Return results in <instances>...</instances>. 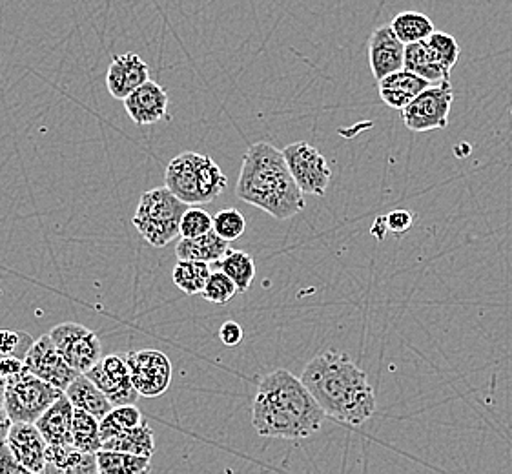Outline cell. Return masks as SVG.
Segmentation results:
<instances>
[{"label":"cell","mask_w":512,"mask_h":474,"mask_svg":"<svg viewBox=\"0 0 512 474\" xmlns=\"http://www.w3.org/2000/svg\"><path fill=\"white\" fill-rule=\"evenodd\" d=\"M95 460H97V469L101 474H143L150 471L152 458L99 449L95 453Z\"/></svg>","instance_id":"cb8c5ba5"},{"label":"cell","mask_w":512,"mask_h":474,"mask_svg":"<svg viewBox=\"0 0 512 474\" xmlns=\"http://www.w3.org/2000/svg\"><path fill=\"white\" fill-rule=\"evenodd\" d=\"M301 382L330 418L359 427L376 413V391L349 354L321 352L308 361Z\"/></svg>","instance_id":"7a4b0ae2"},{"label":"cell","mask_w":512,"mask_h":474,"mask_svg":"<svg viewBox=\"0 0 512 474\" xmlns=\"http://www.w3.org/2000/svg\"><path fill=\"white\" fill-rule=\"evenodd\" d=\"M190 205L174 196L166 186L144 192L135 210L134 227L155 248L166 247L179 237V221Z\"/></svg>","instance_id":"5b68a950"},{"label":"cell","mask_w":512,"mask_h":474,"mask_svg":"<svg viewBox=\"0 0 512 474\" xmlns=\"http://www.w3.org/2000/svg\"><path fill=\"white\" fill-rule=\"evenodd\" d=\"M55 349L73 371L84 374L103 358V345L92 329L79 323H61L50 330Z\"/></svg>","instance_id":"9c48e42d"},{"label":"cell","mask_w":512,"mask_h":474,"mask_svg":"<svg viewBox=\"0 0 512 474\" xmlns=\"http://www.w3.org/2000/svg\"><path fill=\"white\" fill-rule=\"evenodd\" d=\"M64 394L72 402L73 407L92 414L97 420H101L112 411L113 405L110 400L86 374H77L73 382L64 389Z\"/></svg>","instance_id":"ffe728a7"},{"label":"cell","mask_w":512,"mask_h":474,"mask_svg":"<svg viewBox=\"0 0 512 474\" xmlns=\"http://www.w3.org/2000/svg\"><path fill=\"white\" fill-rule=\"evenodd\" d=\"M327 420L301 378L287 369L265 376L252 405V425L259 436L281 440H305L318 433Z\"/></svg>","instance_id":"6da1fadb"},{"label":"cell","mask_w":512,"mask_h":474,"mask_svg":"<svg viewBox=\"0 0 512 474\" xmlns=\"http://www.w3.org/2000/svg\"><path fill=\"white\" fill-rule=\"evenodd\" d=\"M228 179L216 161L206 154L183 152L170 161L164 186L186 205H206L225 192Z\"/></svg>","instance_id":"277c9868"},{"label":"cell","mask_w":512,"mask_h":474,"mask_svg":"<svg viewBox=\"0 0 512 474\" xmlns=\"http://www.w3.org/2000/svg\"><path fill=\"white\" fill-rule=\"evenodd\" d=\"M4 392H6V378L0 376V405L4 402Z\"/></svg>","instance_id":"ab89813d"},{"label":"cell","mask_w":512,"mask_h":474,"mask_svg":"<svg viewBox=\"0 0 512 474\" xmlns=\"http://www.w3.org/2000/svg\"><path fill=\"white\" fill-rule=\"evenodd\" d=\"M0 474H28L17 458L11 453L8 442L0 444Z\"/></svg>","instance_id":"d590c367"},{"label":"cell","mask_w":512,"mask_h":474,"mask_svg":"<svg viewBox=\"0 0 512 474\" xmlns=\"http://www.w3.org/2000/svg\"><path fill=\"white\" fill-rule=\"evenodd\" d=\"M6 442L17 462L28 474L44 473L46 467V440L35 423L13 422Z\"/></svg>","instance_id":"5bb4252c"},{"label":"cell","mask_w":512,"mask_h":474,"mask_svg":"<svg viewBox=\"0 0 512 474\" xmlns=\"http://www.w3.org/2000/svg\"><path fill=\"white\" fill-rule=\"evenodd\" d=\"M101 449L106 451H121V453L137 454L152 458L155 453L154 429L150 423L141 422L132 429H126L123 433L115 434L112 438L104 440Z\"/></svg>","instance_id":"603a6c76"},{"label":"cell","mask_w":512,"mask_h":474,"mask_svg":"<svg viewBox=\"0 0 512 474\" xmlns=\"http://www.w3.org/2000/svg\"><path fill=\"white\" fill-rule=\"evenodd\" d=\"M236 194L281 221L305 208V194L290 174L283 152L270 143H256L246 150Z\"/></svg>","instance_id":"3957f363"},{"label":"cell","mask_w":512,"mask_h":474,"mask_svg":"<svg viewBox=\"0 0 512 474\" xmlns=\"http://www.w3.org/2000/svg\"><path fill=\"white\" fill-rule=\"evenodd\" d=\"M403 68L409 70V72L416 73L418 77L429 81L431 84L451 81V75L441 68L440 62L436 61V57H434V53L429 48L427 41L405 44Z\"/></svg>","instance_id":"44dd1931"},{"label":"cell","mask_w":512,"mask_h":474,"mask_svg":"<svg viewBox=\"0 0 512 474\" xmlns=\"http://www.w3.org/2000/svg\"><path fill=\"white\" fill-rule=\"evenodd\" d=\"M219 270H223L228 278L236 283L237 292H246L256 278V263L250 254L243 250H232L228 247L225 256L217 261Z\"/></svg>","instance_id":"d4e9b609"},{"label":"cell","mask_w":512,"mask_h":474,"mask_svg":"<svg viewBox=\"0 0 512 474\" xmlns=\"http://www.w3.org/2000/svg\"><path fill=\"white\" fill-rule=\"evenodd\" d=\"M64 391L44 382L30 371L21 372L6 378V392L2 407L11 418V422L35 423L53 402L61 398Z\"/></svg>","instance_id":"8992f818"},{"label":"cell","mask_w":512,"mask_h":474,"mask_svg":"<svg viewBox=\"0 0 512 474\" xmlns=\"http://www.w3.org/2000/svg\"><path fill=\"white\" fill-rule=\"evenodd\" d=\"M73 405L66 394L53 402L44 413L35 420L37 429L48 445H72Z\"/></svg>","instance_id":"ac0fdd59"},{"label":"cell","mask_w":512,"mask_h":474,"mask_svg":"<svg viewBox=\"0 0 512 474\" xmlns=\"http://www.w3.org/2000/svg\"><path fill=\"white\" fill-rule=\"evenodd\" d=\"M72 445L86 453H97L103 445L99 433V420L77 407H73Z\"/></svg>","instance_id":"83f0119b"},{"label":"cell","mask_w":512,"mask_h":474,"mask_svg":"<svg viewBox=\"0 0 512 474\" xmlns=\"http://www.w3.org/2000/svg\"><path fill=\"white\" fill-rule=\"evenodd\" d=\"M383 223L387 232H394V234H405L407 230L412 228L414 223V216L409 210H392L387 216H383Z\"/></svg>","instance_id":"e575fe53"},{"label":"cell","mask_w":512,"mask_h":474,"mask_svg":"<svg viewBox=\"0 0 512 474\" xmlns=\"http://www.w3.org/2000/svg\"><path fill=\"white\" fill-rule=\"evenodd\" d=\"M212 268L205 261L194 259H179L172 272L175 287L185 292L186 296L201 294L205 289L206 279L210 276Z\"/></svg>","instance_id":"484cf974"},{"label":"cell","mask_w":512,"mask_h":474,"mask_svg":"<svg viewBox=\"0 0 512 474\" xmlns=\"http://www.w3.org/2000/svg\"><path fill=\"white\" fill-rule=\"evenodd\" d=\"M44 473L97 474L95 453H86L73 445H48Z\"/></svg>","instance_id":"d6986e66"},{"label":"cell","mask_w":512,"mask_h":474,"mask_svg":"<svg viewBox=\"0 0 512 474\" xmlns=\"http://www.w3.org/2000/svg\"><path fill=\"white\" fill-rule=\"evenodd\" d=\"M84 374L99 387V391L103 392L113 407L130 405L137 402L139 398V392L135 391L134 383L130 378L126 354L103 356L90 371Z\"/></svg>","instance_id":"8fae6325"},{"label":"cell","mask_w":512,"mask_h":474,"mask_svg":"<svg viewBox=\"0 0 512 474\" xmlns=\"http://www.w3.org/2000/svg\"><path fill=\"white\" fill-rule=\"evenodd\" d=\"M454 92L451 81L431 84L416 95L403 110L401 117L410 132H432L449 126Z\"/></svg>","instance_id":"52a82bcc"},{"label":"cell","mask_w":512,"mask_h":474,"mask_svg":"<svg viewBox=\"0 0 512 474\" xmlns=\"http://www.w3.org/2000/svg\"><path fill=\"white\" fill-rule=\"evenodd\" d=\"M126 363L139 396L157 398L168 391L172 383V363L164 352L155 349L128 352Z\"/></svg>","instance_id":"30bf717a"},{"label":"cell","mask_w":512,"mask_h":474,"mask_svg":"<svg viewBox=\"0 0 512 474\" xmlns=\"http://www.w3.org/2000/svg\"><path fill=\"white\" fill-rule=\"evenodd\" d=\"M390 28L403 44H410V42L425 41L434 31V24L425 13L403 11L392 19Z\"/></svg>","instance_id":"4316f807"},{"label":"cell","mask_w":512,"mask_h":474,"mask_svg":"<svg viewBox=\"0 0 512 474\" xmlns=\"http://www.w3.org/2000/svg\"><path fill=\"white\" fill-rule=\"evenodd\" d=\"M243 336H245V332L236 321H226L219 329V338L226 347H237L243 341Z\"/></svg>","instance_id":"8d00e7d4"},{"label":"cell","mask_w":512,"mask_h":474,"mask_svg":"<svg viewBox=\"0 0 512 474\" xmlns=\"http://www.w3.org/2000/svg\"><path fill=\"white\" fill-rule=\"evenodd\" d=\"M31 343L33 338L22 330H0V356H17L24 360Z\"/></svg>","instance_id":"836d02e7"},{"label":"cell","mask_w":512,"mask_h":474,"mask_svg":"<svg viewBox=\"0 0 512 474\" xmlns=\"http://www.w3.org/2000/svg\"><path fill=\"white\" fill-rule=\"evenodd\" d=\"M24 369V360L17 356H0V376L8 378Z\"/></svg>","instance_id":"74e56055"},{"label":"cell","mask_w":512,"mask_h":474,"mask_svg":"<svg viewBox=\"0 0 512 474\" xmlns=\"http://www.w3.org/2000/svg\"><path fill=\"white\" fill-rule=\"evenodd\" d=\"M214 232L225 241H236L245 234L246 219L237 208H225L214 216Z\"/></svg>","instance_id":"1f68e13d"},{"label":"cell","mask_w":512,"mask_h":474,"mask_svg":"<svg viewBox=\"0 0 512 474\" xmlns=\"http://www.w3.org/2000/svg\"><path fill=\"white\" fill-rule=\"evenodd\" d=\"M283 152L288 170L305 196L323 197L327 194L332 168L327 157L307 141L288 145Z\"/></svg>","instance_id":"ba28073f"},{"label":"cell","mask_w":512,"mask_h":474,"mask_svg":"<svg viewBox=\"0 0 512 474\" xmlns=\"http://www.w3.org/2000/svg\"><path fill=\"white\" fill-rule=\"evenodd\" d=\"M123 103L128 117L139 126L155 124L159 121H170L168 92L161 84L150 81V79L141 84L139 88H135L130 95H126Z\"/></svg>","instance_id":"4fadbf2b"},{"label":"cell","mask_w":512,"mask_h":474,"mask_svg":"<svg viewBox=\"0 0 512 474\" xmlns=\"http://www.w3.org/2000/svg\"><path fill=\"white\" fill-rule=\"evenodd\" d=\"M143 422V414L135 407L134 403L130 405H115L112 411L99 420V433L101 440H108L115 434L123 433L126 429H132L135 425Z\"/></svg>","instance_id":"f1b7e54d"},{"label":"cell","mask_w":512,"mask_h":474,"mask_svg":"<svg viewBox=\"0 0 512 474\" xmlns=\"http://www.w3.org/2000/svg\"><path fill=\"white\" fill-rule=\"evenodd\" d=\"M405 61V44L389 26H379L369 39V64L374 79L379 81L389 73L398 72Z\"/></svg>","instance_id":"2e32d148"},{"label":"cell","mask_w":512,"mask_h":474,"mask_svg":"<svg viewBox=\"0 0 512 474\" xmlns=\"http://www.w3.org/2000/svg\"><path fill=\"white\" fill-rule=\"evenodd\" d=\"M425 41L434 53L436 61L440 62L441 68L451 75L456 62L460 59V44H458V41L449 33L436 30L432 31Z\"/></svg>","instance_id":"f546056e"},{"label":"cell","mask_w":512,"mask_h":474,"mask_svg":"<svg viewBox=\"0 0 512 474\" xmlns=\"http://www.w3.org/2000/svg\"><path fill=\"white\" fill-rule=\"evenodd\" d=\"M427 86H431L429 81L421 79L416 73L409 72L405 68L389 73L378 81L381 101L394 110H403Z\"/></svg>","instance_id":"e0dca14e"},{"label":"cell","mask_w":512,"mask_h":474,"mask_svg":"<svg viewBox=\"0 0 512 474\" xmlns=\"http://www.w3.org/2000/svg\"><path fill=\"white\" fill-rule=\"evenodd\" d=\"M24 369L35 374L44 382L52 383L53 387L64 391L73 378L79 374L64 361L55 349L50 334H44L39 340H33L30 349L24 356Z\"/></svg>","instance_id":"7c38bea8"},{"label":"cell","mask_w":512,"mask_h":474,"mask_svg":"<svg viewBox=\"0 0 512 474\" xmlns=\"http://www.w3.org/2000/svg\"><path fill=\"white\" fill-rule=\"evenodd\" d=\"M150 79V68L141 59V55L134 52L115 55L108 72H106V88L113 99L124 101L126 95L134 92L141 84Z\"/></svg>","instance_id":"9a60e30c"},{"label":"cell","mask_w":512,"mask_h":474,"mask_svg":"<svg viewBox=\"0 0 512 474\" xmlns=\"http://www.w3.org/2000/svg\"><path fill=\"white\" fill-rule=\"evenodd\" d=\"M201 294L210 303L226 305L237 294L236 283L228 278L223 270H212L210 276L206 279L205 289Z\"/></svg>","instance_id":"4dcf8cb0"},{"label":"cell","mask_w":512,"mask_h":474,"mask_svg":"<svg viewBox=\"0 0 512 474\" xmlns=\"http://www.w3.org/2000/svg\"><path fill=\"white\" fill-rule=\"evenodd\" d=\"M228 250V241L217 236L214 228L203 236L181 237V241L175 247L177 259H194V261H205L208 265L217 263L225 256Z\"/></svg>","instance_id":"7402d4cb"},{"label":"cell","mask_w":512,"mask_h":474,"mask_svg":"<svg viewBox=\"0 0 512 474\" xmlns=\"http://www.w3.org/2000/svg\"><path fill=\"white\" fill-rule=\"evenodd\" d=\"M11 418L6 413V409L0 405V444L2 442H6V438H8V433H10L11 429Z\"/></svg>","instance_id":"f35d334b"},{"label":"cell","mask_w":512,"mask_h":474,"mask_svg":"<svg viewBox=\"0 0 512 474\" xmlns=\"http://www.w3.org/2000/svg\"><path fill=\"white\" fill-rule=\"evenodd\" d=\"M214 227V217L210 216L206 210L197 205L186 208L179 221V236L197 237L210 232Z\"/></svg>","instance_id":"d6a6232c"}]
</instances>
